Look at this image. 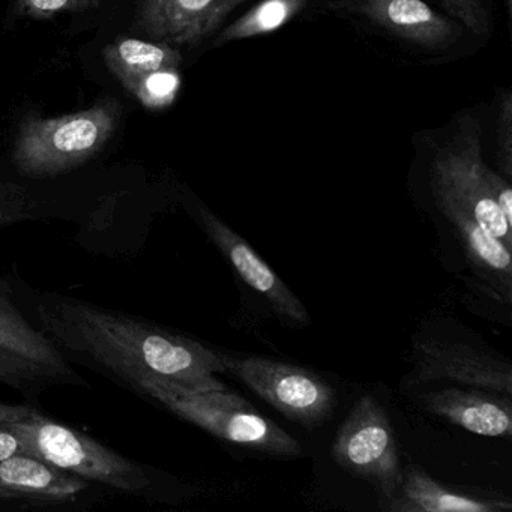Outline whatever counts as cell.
<instances>
[{"label":"cell","instance_id":"1","mask_svg":"<svg viewBox=\"0 0 512 512\" xmlns=\"http://www.w3.org/2000/svg\"><path fill=\"white\" fill-rule=\"evenodd\" d=\"M35 325L73 364L133 391L142 377L170 380L194 391H224L223 355L157 323L74 296L14 281Z\"/></svg>","mask_w":512,"mask_h":512},{"label":"cell","instance_id":"2","mask_svg":"<svg viewBox=\"0 0 512 512\" xmlns=\"http://www.w3.org/2000/svg\"><path fill=\"white\" fill-rule=\"evenodd\" d=\"M4 424L19 437L25 454L98 487L137 499L161 500L166 496V476L163 478L160 470L119 454L89 434L56 421L38 407L28 418Z\"/></svg>","mask_w":512,"mask_h":512},{"label":"cell","instance_id":"3","mask_svg":"<svg viewBox=\"0 0 512 512\" xmlns=\"http://www.w3.org/2000/svg\"><path fill=\"white\" fill-rule=\"evenodd\" d=\"M212 436L274 457H298L302 445L280 425L227 391H194L170 380L145 376L133 391Z\"/></svg>","mask_w":512,"mask_h":512},{"label":"cell","instance_id":"4","mask_svg":"<svg viewBox=\"0 0 512 512\" xmlns=\"http://www.w3.org/2000/svg\"><path fill=\"white\" fill-rule=\"evenodd\" d=\"M0 383L37 404L56 388H88L73 362L35 325L17 298L14 281L0 275Z\"/></svg>","mask_w":512,"mask_h":512},{"label":"cell","instance_id":"5","mask_svg":"<svg viewBox=\"0 0 512 512\" xmlns=\"http://www.w3.org/2000/svg\"><path fill=\"white\" fill-rule=\"evenodd\" d=\"M118 103L103 101L59 118H28L20 125L13 163L29 178H52L103 151L119 124Z\"/></svg>","mask_w":512,"mask_h":512},{"label":"cell","instance_id":"6","mask_svg":"<svg viewBox=\"0 0 512 512\" xmlns=\"http://www.w3.org/2000/svg\"><path fill=\"white\" fill-rule=\"evenodd\" d=\"M331 457L344 472L368 482L379 494V502L400 490L404 472L394 424L371 395H362L353 404L335 434Z\"/></svg>","mask_w":512,"mask_h":512},{"label":"cell","instance_id":"7","mask_svg":"<svg viewBox=\"0 0 512 512\" xmlns=\"http://www.w3.org/2000/svg\"><path fill=\"white\" fill-rule=\"evenodd\" d=\"M223 361L226 373L238 377L290 421L316 428L334 415L337 392L313 370L262 356L223 355Z\"/></svg>","mask_w":512,"mask_h":512},{"label":"cell","instance_id":"8","mask_svg":"<svg viewBox=\"0 0 512 512\" xmlns=\"http://www.w3.org/2000/svg\"><path fill=\"white\" fill-rule=\"evenodd\" d=\"M479 136L445 149L433 163V187L443 215H464L512 250V224L503 218L487 184Z\"/></svg>","mask_w":512,"mask_h":512},{"label":"cell","instance_id":"9","mask_svg":"<svg viewBox=\"0 0 512 512\" xmlns=\"http://www.w3.org/2000/svg\"><path fill=\"white\" fill-rule=\"evenodd\" d=\"M197 223L208 236L209 241L226 257L236 274L254 292L268 301L275 316L292 326L304 328L311 323V316L301 299L275 274L274 269L253 250L244 238L233 232L217 215L205 206L196 211Z\"/></svg>","mask_w":512,"mask_h":512},{"label":"cell","instance_id":"10","mask_svg":"<svg viewBox=\"0 0 512 512\" xmlns=\"http://www.w3.org/2000/svg\"><path fill=\"white\" fill-rule=\"evenodd\" d=\"M412 361L419 382H452L467 388L512 395L511 364L455 341L413 344Z\"/></svg>","mask_w":512,"mask_h":512},{"label":"cell","instance_id":"11","mask_svg":"<svg viewBox=\"0 0 512 512\" xmlns=\"http://www.w3.org/2000/svg\"><path fill=\"white\" fill-rule=\"evenodd\" d=\"M95 484L46 463L20 454L0 460V500L23 503L26 508H55L88 500Z\"/></svg>","mask_w":512,"mask_h":512},{"label":"cell","instance_id":"12","mask_svg":"<svg viewBox=\"0 0 512 512\" xmlns=\"http://www.w3.org/2000/svg\"><path fill=\"white\" fill-rule=\"evenodd\" d=\"M245 0H142L134 29L154 41L193 46Z\"/></svg>","mask_w":512,"mask_h":512},{"label":"cell","instance_id":"13","mask_svg":"<svg viewBox=\"0 0 512 512\" xmlns=\"http://www.w3.org/2000/svg\"><path fill=\"white\" fill-rule=\"evenodd\" d=\"M389 512H508L509 497L487 490H469L436 481L419 467L404 472L400 490L391 499L379 502Z\"/></svg>","mask_w":512,"mask_h":512},{"label":"cell","instance_id":"14","mask_svg":"<svg viewBox=\"0 0 512 512\" xmlns=\"http://www.w3.org/2000/svg\"><path fill=\"white\" fill-rule=\"evenodd\" d=\"M421 406L431 415L472 434L484 437H511V397L476 388H442L424 392Z\"/></svg>","mask_w":512,"mask_h":512},{"label":"cell","instance_id":"15","mask_svg":"<svg viewBox=\"0 0 512 512\" xmlns=\"http://www.w3.org/2000/svg\"><path fill=\"white\" fill-rule=\"evenodd\" d=\"M359 7L377 25L418 46H445L458 34L454 23L422 0H361Z\"/></svg>","mask_w":512,"mask_h":512},{"label":"cell","instance_id":"16","mask_svg":"<svg viewBox=\"0 0 512 512\" xmlns=\"http://www.w3.org/2000/svg\"><path fill=\"white\" fill-rule=\"evenodd\" d=\"M463 241L467 263L488 295L503 304L512 302L511 250L464 215H446Z\"/></svg>","mask_w":512,"mask_h":512},{"label":"cell","instance_id":"17","mask_svg":"<svg viewBox=\"0 0 512 512\" xmlns=\"http://www.w3.org/2000/svg\"><path fill=\"white\" fill-rule=\"evenodd\" d=\"M104 62L121 82L151 71L178 70L182 58L178 50L161 41L119 38L104 49Z\"/></svg>","mask_w":512,"mask_h":512},{"label":"cell","instance_id":"18","mask_svg":"<svg viewBox=\"0 0 512 512\" xmlns=\"http://www.w3.org/2000/svg\"><path fill=\"white\" fill-rule=\"evenodd\" d=\"M307 0H263L241 19L224 29L217 44L247 40L277 31L304 8Z\"/></svg>","mask_w":512,"mask_h":512},{"label":"cell","instance_id":"19","mask_svg":"<svg viewBox=\"0 0 512 512\" xmlns=\"http://www.w3.org/2000/svg\"><path fill=\"white\" fill-rule=\"evenodd\" d=\"M121 85L149 110H161L173 104L181 89L178 70L151 71L142 76L121 80Z\"/></svg>","mask_w":512,"mask_h":512},{"label":"cell","instance_id":"20","mask_svg":"<svg viewBox=\"0 0 512 512\" xmlns=\"http://www.w3.org/2000/svg\"><path fill=\"white\" fill-rule=\"evenodd\" d=\"M101 4V0H14L22 16L35 20L53 19L68 13H83Z\"/></svg>","mask_w":512,"mask_h":512},{"label":"cell","instance_id":"21","mask_svg":"<svg viewBox=\"0 0 512 512\" xmlns=\"http://www.w3.org/2000/svg\"><path fill=\"white\" fill-rule=\"evenodd\" d=\"M32 215V199L28 190L14 182L0 184V227L28 220Z\"/></svg>","mask_w":512,"mask_h":512},{"label":"cell","instance_id":"22","mask_svg":"<svg viewBox=\"0 0 512 512\" xmlns=\"http://www.w3.org/2000/svg\"><path fill=\"white\" fill-rule=\"evenodd\" d=\"M452 16L475 34H487L488 17L481 0H440Z\"/></svg>","mask_w":512,"mask_h":512},{"label":"cell","instance_id":"23","mask_svg":"<svg viewBox=\"0 0 512 512\" xmlns=\"http://www.w3.org/2000/svg\"><path fill=\"white\" fill-rule=\"evenodd\" d=\"M487 176L488 188H490L491 196H493L494 202H496L497 208L502 212L503 218L512 224V190L511 185L500 178L496 172L488 169L485 172Z\"/></svg>","mask_w":512,"mask_h":512},{"label":"cell","instance_id":"24","mask_svg":"<svg viewBox=\"0 0 512 512\" xmlns=\"http://www.w3.org/2000/svg\"><path fill=\"white\" fill-rule=\"evenodd\" d=\"M25 452L22 442L16 434L8 430L4 422H0V460L10 457V455Z\"/></svg>","mask_w":512,"mask_h":512},{"label":"cell","instance_id":"25","mask_svg":"<svg viewBox=\"0 0 512 512\" xmlns=\"http://www.w3.org/2000/svg\"><path fill=\"white\" fill-rule=\"evenodd\" d=\"M35 404H8L0 403V422H17L28 418L34 410Z\"/></svg>","mask_w":512,"mask_h":512}]
</instances>
